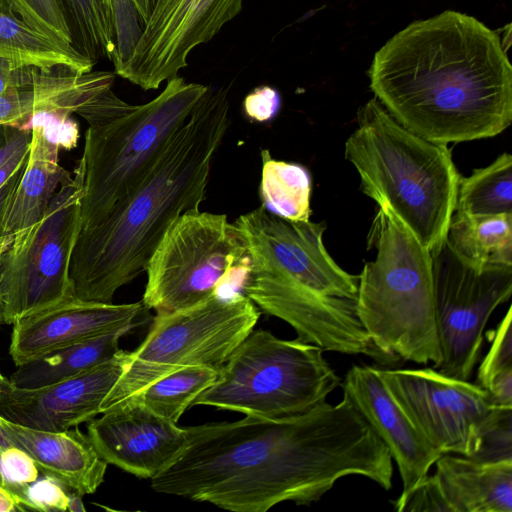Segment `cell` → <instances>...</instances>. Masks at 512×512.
<instances>
[{"label": "cell", "instance_id": "6da1fadb", "mask_svg": "<svg viewBox=\"0 0 512 512\" xmlns=\"http://www.w3.org/2000/svg\"><path fill=\"white\" fill-rule=\"evenodd\" d=\"M182 453L151 479L167 495L233 512H266L286 501L310 505L348 475L392 487V457L343 395L297 415L246 416L186 427Z\"/></svg>", "mask_w": 512, "mask_h": 512}, {"label": "cell", "instance_id": "7a4b0ae2", "mask_svg": "<svg viewBox=\"0 0 512 512\" xmlns=\"http://www.w3.org/2000/svg\"><path fill=\"white\" fill-rule=\"evenodd\" d=\"M368 76L388 113L433 142L493 137L512 121V66L503 41L458 11L397 32L374 54Z\"/></svg>", "mask_w": 512, "mask_h": 512}, {"label": "cell", "instance_id": "3957f363", "mask_svg": "<svg viewBox=\"0 0 512 512\" xmlns=\"http://www.w3.org/2000/svg\"><path fill=\"white\" fill-rule=\"evenodd\" d=\"M229 112V90L208 87L135 191L100 223L81 229L69 267L76 299L112 303L120 287L145 272L172 222L199 209Z\"/></svg>", "mask_w": 512, "mask_h": 512}, {"label": "cell", "instance_id": "277c9868", "mask_svg": "<svg viewBox=\"0 0 512 512\" xmlns=\"http://www.w3.org/2000/svg\"><path fill=\"white\" fill-rule=\"evenodd\" d=\"M233 228L248 254L240 292L323 351L364 355L384 366L393 357L371 340L358 313V276L342 269L323 243L324 223L290 221L263 205Z\"/></svg>", "mask_w": 512, "mask_h": 512}, {"label": "cell", "instance_id": "5b68a950", "mask_svg": "<svg viewBox=\"0 0 512 512\" xmlns=\"http://www.w3.org/2000/svg\"><path fill=\"white\" fill-rule=\"evenodd\" d=\"M344 146L361 190L386 203L433 256L445 244L460 175L448 144L398 123L377 98L361 106Z\"/></svg>", "mask_w": 512, "mask_h": 512}, {"label": "cell", "instance_id": "8992f818", "mask_svg": "<svg viewBox=\"0 0 512 512\" xmlns=\"http://www.w3.org/2000/svg\"><path fill=\"white\" fill-rule=\"evenodd\" d=\"M369 234L377 250L358 276V313L385 354L418 364L441 361L432 255L386 203Z\"/></svg>", "mask_w": 512, "mask_h": 512}, {"label": "cell", "instance_id": "52a82bcc", "mask_svg": "<svg viewBox=\"0 0 512 512\" xmlns=\"http://www.w3.org/2000/svg\"><path fill=\"white\" fill-rule=\"evenodd\" d=\"M208 86L176 75L148 103L90 124L82 158L81 229L100 223L127 199L184 125Z\"/></svg>", "mask_w": 512, "mask_h": 512}, {"label": "cell", "instance_id": "ba28073f", "mask_svg": "<svg viewBox=\"0 0 512 512\" xmlns=\"http://www.w3.org/2000/svg\"><path fill=\"white\" fill-rule=\"evenodd\" d=\"M340 384L319 346L253 329L192 406L274 419L314 408Z\"/></svg>", "mask_w": 512, "mask_h": 512}, {"label": "cell", "instance_id": "9c48e42d", "mask_svg": "<svg viewBox=\"0 0 512 512\" xmlns=\"http://www.w3.org/2000/svg\"><path fill=\"white\" fill-rule=\"evenodd\" d=\"M258 307L243 293L215 294L185 309L157 313L143 342L128 352L123 371L100 405V414L177 370H217L254 329Z\"/></svg>", "mask_w": 512, "mask_h": 512}, {"label": "cell", "instance_id": "30bf717a", "mask_svg": "<svg viewBox=\"0 0 512 512\" xmlns=\"http://www.w3.org/2000/svg\"><path fill=\"white\" fill-rule=\"evenodd\" d=\"M247 251L226 214L193 210L168 227L146 266V309L170 313L194 306L241 284Z\"/></svg>", "mask_w": 512, "mask_h": 512}, {"label": "cell", "instance_id": "8fae6325", "mask_svg": "<svg viewBox=\"0 0 512 512\" xmlns=\"http://www.w3.org/2000/svg\"><path fill=\"white\" fill-rule=\"evenodd\" d=\"M82 176L53 196L35 224L9 235L0 253V304L3 324L74 297L69 277L72 252L81 231Z\"/></svg>", "mask_w": 512, "mask_h": 512}, {"label": "cell", "instance_id": "7c38bea8", "mask_svg": "<svg viewBox=\"0 0 512 512\" xmlns=\"http://www.w3.org/2000/svg\"><path fill=\"white\" fill-rule=\"evenodd\" d=\"M434 303L441 361L434 368L469 380L492 312L512 294V266L476 269L445 242L432 256Z\"/></svg>", "mask_w": 512, "mask_h": 512}, {"label": "cell", "instance_id": "4fadbf2b", "mask_svg": "<svg viewBox=\"0 0 512 512\" xmlns=\"http://www.w3.org/2000/svg\"><path fill=\"white\" fill-rule=\"evenodd\" d=\"M243 0H155L129 55L115 73L143 90L159 88L187 66L191 51L210 41L242 10Z\"/></svg>", "mask_w": 512, "mask_h": 512}, {"label": "cell", "instance_id": "5bb4252c", "mask_svg": "<svg viewBox=\"0 0 512 512\" xmlns=\"http://www.w3.org/2000/svg\"><path fill=\"white\" fill-rule=\"evenodd\" d=\"M379 372L391 396L431 445L442 454L468 456L477 426L494 407L482 387L434 368Z\"/></svg>", "mask_w": 512, "mask_h": 512}, {"label": "cell", "instance_id": "9a60e30c", "mask_svg": "<svg viewBox=\"0 0 512 512\" xmlns=\"http://www.w3.org/2000/svg\"><path fill=\"white\" fill-rule=\"evenodd\" d=\"M127 351L67 380L37 389H20L4 378L0 416L29 428L62 432L100 414V405L121 375Z\"/></svg>", "mask_w": 512, "mask_h": 512}, {"label": "cell", "instance_id": "2e32d148", "mask_svg": "<svg viewBox=\"0 0 512 512\" xmlns=\"http://www.w3.org/2000/svg\"><path fill=\"white\" fill-rule=\"evenodd\" d=\"M88 421L87 436L100 457L127 473L152 479L184 450L187 429L135 402Z\"/></svg>", "mask_w": 512, "mask_h": 512}, {"label": "cell", "instance_id": "e0dca14e", "mask_svg": "<svg viewBox=\"0 0 512 512\" xmlns=\"http://www.w3.org/2000/svg\"><path fill=\"white\" fill-rule=\"evenodd\" d=\"M343 395L356 407L396 462L405 497L442 455L416 429L387 390L373 366L353 365L341 384Z\"/></svg>", "mask_w": 512, "mask_h": 512}, {"label": "cell", "instance_id": "ac0fdd59", "mask_svg": "<svg viewBox=\"0 0 512 512\" xmlns=\"http://www.w3.org/2000/svg\"><path fill=\"white\" fill-rule=\"evenodd\" d=\"M144 309L142 302L113 304L72 297L15 322L9 353L18 366L67 345L136 327Z\"/></svg>", "mask_w": 512, "mask_h": 512}, {"label": "cell", "instance_id": "d6986e66", "mask_svg": "<svg viewBox=\"0 0 512 512\" xmlns=\"http://www.w3.org/2000/svg\"><path fill=\"white\" fill-rule=\"evenodd\" d=\"M0 425L13 446L25 451L46 476L83 496L103 483L108 463L88 436L73 427L62 432L37 430L6 420Z\"/></svg>", "mask_w": 512, "mask_h": 512}, {"label": "cell", "instance_id": "ffe728a7", "mask_svg": "<svg viewBox=\"0 0 512 512\" xmlns=\"http://www.w3.org/2000/svg\"><path fill=\"white\" fill-rule=\"evenodd\" d=\"M115 74L106 71L79 73L69 67L56 68L42 83L0 94V124L27 128L39 115L66 120L81 117L109 89Z\"/></svg>", "mask_w": 512, "mask_h": 512}, {"label": "cell", "instance_id": "44dd1931", "mask_svg": "<svg viewBox=\"0 0 512 512\" xmlns=\"http://www.w3.org/2000/svg\"><path fill=\"white\" fill-rule=\"evenodd\" d=\"M433 475L449 512H512V461L442 454Z\"/></svg>", "mask_w": 512, "mask_h": 512}, {"label": "cell", "instance_id": "7402d4cb", "mask_svg": "<svg viewBox=\"0 0 512 512\" xmlns=\"http://www.w3.org/2000/svg\"><path fill=\"white\" fill-rule=\"evenodd\" d=\"M28 160L8 202L2 234L12 235L38 222L46 213L55 193L73 182L71 173L60 166V144L52 140L45 126L35 123Z\"/></svg>", "mask_w": 512, "mask_h": 512}, {"label": "cell", "instance_id": "603a6c76", "mask_svg": "<svg viewBox=\"0 0 512 512\" xmlns=\"http://www.w3.org/2000/svg\"><path fill=\"white\" fill-rule=\"evenodd\" d=\"M135 326L52 350L16 366L8 381L16 388L37 389L75 377L113 358L119 340Z\"/></svg>", "mask_w": 512, "mask_h": 512}, {"label": "cell", "instance_id": "cb8c5ba5", "mask_svg": "<svg viewBox=\"0 0 512 512\" xmlns=\"http://www.w3.org/2000/svg\"><path fill=\"white\" fill-rule=\"evenodd\" d=\"M446 241L459 258L476 269L512 266V214L454 212Z\"/></svg>", "mask_w": 512, "mask_h": 512}, {"label": "cell", "instance_id": "d4e9b609", "mask_svg": "<svg viewBox=\"0 0 512 512\" xmlns=\"http://www.w3.org/2000/svg\"><path fill=\"white\" fill-rule=\"evenodd\" d=\"M0 57L38 68L69 67L79 73L92 71L94 63L73 45L47 37L18 18L0 11Z\"/></svg>", "mask_w": 512, "mask_h": 512}, {"label": "cell", "instance_id": "484cf974", "mask_svg": "<svg viewBox=\"0 0 512 512\" xmlns=\"http://www.w3.org/2000/svg\"><path fill=\"white\" fill-rule=\"evenodd\" d=\"M260 153V194L264 208L290 221H308L311 216L308 170L300 164L273 159L268 149Z\"/></svg>", "mask_w": 512, "mask_h": 512}, {"label": "cell", "instance_id": "4316f807", "mask_svg": "<svg viewBox=\"0 0 512 512\" xmlns=\"http://www.w3.org/2000/svg\"><path fill=\"white\" fill-rule=\"evenodd\" d=\"M218 376L219 370L211 367L183 368L159 378L125 403H138L155 415L177 423L182 414L192 407L194 400L210 387Z\"/></svg>", "mask_w": 512, "mask_h": 512}, {"label": "cell", "instance_id": "83f0119b", "mask_svg": "<svg viewBox=\"0 0 512 512\" xmlns=\"http://www.w3.org/2000/svg\"><path fill=\"white\" fill-rule=\"evenodd\" d=\"M456 213L466 215L512 214V156L504 152L491 164L461 178Z\"/></svg>", "mask_w": 512, "mask_h": 512}, {"label": "cell", "instance_id": "f1b7e54d", "mask_svg": "<svg viewBox=\"0 0 512 512\" xmlns=\"http://www.w3.org/2000/svg\"><path fill=\"white\" fill-rule=\"evenodd\" d=\"M73 46L94 64L113 61L117 48L114 0H61Z\"/></svg>", "mask_w": 512, "mask_h": 512}, {"label": "cell", "instance_id": "f546056e", "mask_svg": "<svg viewBox=\"0 0 512 512\" xmlns=\"http://www.w3.org/2000/svg\"><path fill=\"white\" fill-rule=\"evenodd\" d=\"M512 309L508 308L496 330L491 347L477 372L476 384L489 395L494 406L512 407Z\"/></svg>", "mask_w": 512, "mask_h": 512}, {"label": "cell", "instance_id": "4dcf8cb0", "mask_svg": "<svg viewBox=\"0 0 512 512\" xmlns=\"http://www.w3.org/2000/svg\"><path fill=\"white\" fill-rule=\"evenodd\" d=\"M466 457L480 462L512 461V407L494 406L484 416Z\"/></svg>", "mask_w": 512, "mask_h": 512}, {"label": "cell", "instance_id": "1f68e13d", "mask_svg": "<svg viewBox=\"0 0 512 512\" xmlns=\"http://www.w3.org/2000/svg\"><path fill=\"white\" fill-rule=\"evenodd\" d=\"M14 14L35 31L73 45L72 33L61 0H8Z\"/></svg>", "mask_w": 512, "mask_h": 512}, {"label": "cell", "instance_id": "d6a6232c", "mask_svg": "<svg viewBox=\"0 0 512 512\" xmlns=\"http://www.w3.org/2000/svg\"><path fill=\"white\" fill-rule=\"evenodd\" d=\"M393 504L394 508L400 512H449L433 475H427L405 497L397 498Z\"/></svg>", "mask_w": 512, "mask_h": 512}, {"label": "cell", "instance_id": "836d02e7", "mask_svg": "<svg viewBox=\"0 0 512 512\" xmlns=\"http://www.w3.org/2000/svg\"><path fill=\"white\" fill-rule=\"evenodd\" d=\"M56 68L26 66L0 57V94L32 88L42 83Z\"/></svg>", "mask_w": 512, "mask_h": 512}, {"label": "cell", "instance_id": "e575fe53", "mask_svg": "<svg viewBox=\"0 0 512 512\" xmlns=\"http://www.w3.org/2000/svg\"><path fill=\"white\" fill-rule=\"evenodd\" d=\"M27 497L36 511H67L69 493L57 480L46 476L27 487Z\"/></svg>", "mask_w": 512, "mask_h": 512}, {"label": "cell", "instance_id": "d590c367", "mask_svg": "<svg viewBox=\"0 0 512 512\" xmlns=\"http://www.w3.org/2000/svg\"><path fill=\"white\" fill-rule=\"evenodd\" d=\"M1 464L6 479L18 486H28L38 479L39 469L22 449L12 446L1 451Z\"/></svg>", "mask_w": 512, "mask_h": 512}, {"label": "cell", "instance_id": "8d00e7d4", "mask_svg": "<svg viewBox=\"0 0 512 512\" xmlns=\"http://www.w3.org/2000/svg\"><path fill=\"white\" fill-rule=\"evenodd\" d=\"M280 107V97L276 90L270 87H259L244 100L246 115L258 122L272 119Z\"/></svg>", "mask_w": 512, "mask_h": 512}, {"label": "cell", "instance_id": "74e56055", "mask_svg": "<svg viewBox=\"0 0 512 512\" xmlns=\"http://www.w3.org/2000/svg\"><path fill=\"white\" fill-rule=\"evenodd\" d=\"M31 128L0 124V169L16 154L29 150Z\"/></svg>", "mask_w": 512, "mask_h": 512}, {"label": "cell", "instance_id": "f35d334b", "mask_svg": "<svg viewBox=\"0 0 512 512\" xmlns=\"http://www.w3.org/2000/svg\"><path fill=\"white\" fill-rule=\"evenodd\" d=\"M0 487L4 488L15 498L16 502L21 508V511L33 510L31 503L27 497L28 486H18L10 483L3 472L1 464V450H0Z\"/></svg>", "mask_w": 512, "mask_h": 512}, {"label": "cell", "instance_id": "ab89813d", "mask_svg": "<svg viewBox=\"0 0 512 512\" xmlns=\"http://www.w3.org/2000/svg\"><path fill=\"white\" fill-rule=\"evenodd\" d=\"M26 163L21 166L1 187H0V237L2 234L1 224L8 205V202L19 182Z\"/></svg>", "mask_w": 512, "mask_h": 512}, {"label": "cell", "instance_id": "60d3db41", "mask_svg": "<svg viewBox=\"0 0 512 512\" xmlns=\"http://www.w3.org/2000/svg\"><path fill=\"white\" fill-rule=\"evenodd\" d=\"M29 150L20 152L14 155L1 169H0V187L21 167L23 166L29 156Z\"/></svg>", "mask_w": 512, "mask_h": 512}, {"label": "cell", "instance_id": "b9f144b4", "mask_svg": "<svg viewBox=\"0 0 512 512\" xmlns=\"http://www.w3.org/2000/svg\"><path fill=\"white\" fill-rule=\"evenodd\" d=\"M21 511L20 506L10 492L0 487V512Z\"/></svg>", "mask_w": 512, "mask_h": 512}, {"label": "cell", "instance_id": "7bdbcfd3", "mask_svg": "<svg viewBox=\"0 0 512 512\" xmlns=\"http://www.w3.org/2000/svg\"><path fill=\"white\" fill-rule=\"evenodd\" d=\"M143 25L153 10L155 0H131Z\"/></svg>", "mask_w": 512, "mask_h": 512}, {"label": "cell", "instance_id": "ee69618b", "mask_svg": "<svg viewBox=\"0 0 512 512\" xmlns=\"http://www.w3.org/2000/svg\"><path fill=\"white\" fill-rule=\"evenodd\" d=\"M81 495H79L76 492H72V494H69V500H68V507L67 511L70 512H85L86 509L83 505Z\"/></svg>", "mask_w": 512, "mask_h": 512}, {"label": "cell", "instance_id": "f6af8a7d", "mask_svg": "<svg viewBox=\"0 0 512 512\" xmlns=\"http://www.w3.org/2000/svg\"><path fill=\"white\" fill-rule=\"evenodd\" d=\"M12 446H13V444L8 439V437L6 436L3 428L0 425V450L3 451V450H5L7 448H10Z\"/></svg>", "mask_w": 512, "mask_h": 512}, {"label": "cell", "instance_id": "bcb514c9", "mask_svg": "<svg viewBox=\"0 0 512 512\" xmlns=\"http://www.w3.org/2000/svg\"><path fill=\"white\" fill-rule=\"evenodd\" d=\"M0 11L14 13L8 0H0Z\"/></svg>", "mask_w": 512, "mask_h": 512}, {"label": "cell", "instance_id": "7dc6e473", "mask_svg": "<svg viewBox=\"0 0 512 512\" xmlns=\"http://www.w3.org/2000/svg\"><path fill=\"white\" fill-rule=\"evenodd\" d=\"M9 238H10V236H1L0 237V253L4 249L6 244L8 243Z\"/></svg>", "mask_w": 512, "mask_h": 512}, {"label": "cell", "instance_id": "c3c4849f", "mask_svg": "<svg viewBox=\"0 0 512 512\" xmlns=\"http://www.w3.org/2000/svg\"><path fill=\"white\" fill-rule=\"evenodd\" d=\"M5 377L2 376L1 372H0V392H1V386H2V383H3V380H4Z\"/></svg>", "mask_w": 512, "mask_h": 512}, {"label": "cell", "instance_id": "681fc988", "mask_svg": "<svg viewBox=\"0 0 512 512\" xmlns=\"http://www.w3.org/2000/svg\"><path fill=\"white\" fill-rule=\"evenodd\" d=\"M0 324H3V317H2V311H1V304H0Z\"/></svg>", "mask_w": 512, "mask_h": 512}]
</instances>
